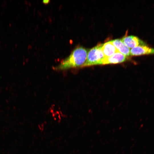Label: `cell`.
Segmentation results:
<instances>
[{"mask_svg": "<svg viewBox=\"0 0 154 154\" xmlns=\"http://www.w3.org/2000/svg\"><path fill=\"white\" fill-rule=\"evenodd\" d=\"M88 51L82 46H77L68 57L53 69L55 70H61L81 67L86 60Z\"/></svg>", "mask_w": 154, "mask_h": 154, "instance_id": "6da1fadb", "label": "cell"}, {"mask_svg": "<svg viewBox=\"0 0 154 154\" xmlns=\"http://www.w3.org/2000/svg\"><path fill=\"white\" fill-rule=\"evenodd\" d=\"M101 49L105 57L110 56L118 51L111 41L102 44Z\"/></svg>", "mask_w": 154, "mask_h": 154, "instance_id": "52a82bcc", "label": "cell"}, {"mask_svg": "<svg viewBox=\"0 0 154 154\" xmlns=\"http://www.w3.org/2000/svg\"><path fill=\"white\" fill-rule=\"evenodd\" d=\"M130 53L133 56L154 54V48L146 45H139L132 48L130 50Z\"/></svg>", "mask_w": 154, "mask_h": 154, "instance_id": "277c9868", "label": "cell"}, {"mask_svg": "<svg viewBox=\"0 0 154 154\" xmlns=\"http://www.w3.org/2000/svg\"><path fill=\"white\" fill-rule=\"evenodd\" d=\"M102 45V44H99L88 51L86 60L81 67L102 64L105 57L101 49Z\"/></svg>", "mask_w": 154, "mask_h": 154, "instance_id": "7a4b0ae2", "label": "cell"}, {"mask_svg": "<svg viewBox=\"0 0 154 154\" xmlns=\"http://www.w3.org/2000/svg\"><path fill=\"white\" fill-rule=\"evenodd\" d=\"M127 33L121 40L129 48H133L139 45H146L137 37L133 35L127 36Z\"/></svg>", "mask_w": 154, "mask_h": 154, "instance_id": "3957f363", "label": "cell"}, {"mask_svg": "<svg viewBox=\"0 0 154 154\" xmlns=\"http://www.w3.org/2000/svg\"><path fill=\"white\" fill-rule=\"evenodd\" d=\"M127 59V57L118 51L110 56L105 57L103 60L102 64L121 63L126 61Z\"/></svg>", "mask_w": 154, "mask_h": 154, "instance_id": "5b68a950", "label": "cell"}, {"mask_svg": "<svg viewBox=\"0 0 154 154\" xmlns=\"http://www.w3.org/2000/svg\"><path fill=\"white\" fill-rule=\"evenodd\" d=\"M111 41L119 52L127 57L131 55L129 48L122 42L121 39H116Z\"/></svg>", "mask_w": 154, "mask_h": 154, "instance_id": "8992f818", "label": "cell"}, {"mask_svg": "<svg viewBox=\"0 0 154 154\" xmlns=\"http://www.w3.org/2000/svg\"><path fill=\"white\" fill-rule=\"evenodd\" d=\"M50 1L49 0H44L42 1V2L44 4L48 3Z\"/></svg>", "mask_w": 154, "mask_h": 154, "instance_id": "ba28073f", "label": "cell"}]
</instances>
